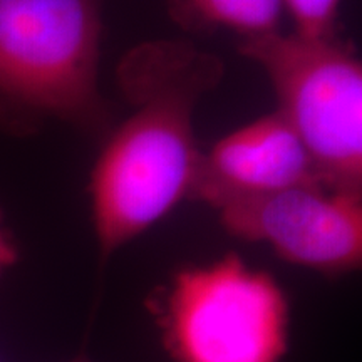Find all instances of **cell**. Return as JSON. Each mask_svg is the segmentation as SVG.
Masks as SVG:
<instances>
[{
    "mask_svg": "<svg viewBox=\"0 0 362 362\" xmlns=\"http://www.w3.org/2000/svg\"><path fill=\"white\" fill-rule=\"evenodd\" d=\"M238 49L267 74L324 187L362 197V64L352 47L277 30Z\"/></svg>",
    "mask_w": 362,
    "mask_h": 362,
    "instance_id": "3",
    "label": "cell"
},
{
    "mask_svg": "<svg viewBox=\"0 0 362 362\" xmlns=\"http://www.w3.org/2000/svg\"><path fill=\"white\" fill-rule=\"evenodd\" d=\"M185 19L210 27L235 30L243 39L277 33L282 0H176Z\"/></svg>",
    "mask_w": 362,
    "mask_h": 362,
    "instance_id": "7",
    "label": "cell"
},
{
    "mask_svg": "<svg viewBox=\"0 0 362 362\" xmlns=\"http://www.w3.org/2000/svg\"><path fill=\"white\" fill-rule=\"evenodd\" d=\"M324 187L312 158L279 111L220 138L202 153L189 198L211 208L232 198Z\"/></svg>",
    "mask_w": 362,
    "mask_h": 362,
    "instance_id": "6",
    "label": "cell"
},
{
    "mask_svg": "<svg viewBox=\"0 0 362 362\" xmlns=\"http://www.w3.org/2000/svg\"><path fill=\"white\" fill-rule=\"evenodd\" d=\"M221 62L183 42H149L117 72L134 111L112 131L90 171L99 262L189 198L202 151L194 107L221 78Z\"/></svg>",
    "mask_w": 362,
    "mask_h": 362,
    "instance_id": "1",
    "label": "cell"
},
{
    "mask_svg": "<svg viewBox=\"0 0 362 362\" xmlns=\"http://www.w3.org/2000/svg\"><path fill=\"white\" fill-rule=\"evenodd\" d=\"M342 0H282L293 22V34L305 39L336 37V21Z\"/></svg>",
    "mask_w": 362,
    "mask_h": 362,
    "instance_id": "8",
    "label": "cell"
},
{
    "mask_svg": "<svg viewBox=\"0 0 362 362\" xmlns=\"http://www.w3.org/2000/svg\"><path fill=\"white\" fill-rule=\"evenodd\" d=\"M101 40L98 0H0V103L89 131L106 128Z\"/></svg>",
    "mask_w": 362,
    "mask_h": 362,
    "instance_id": "2",
    "label": "cell"
},
{
    "mask_svg": "<svg viewBox=\"0 0 362 362\" xmlns=\"http://www.w3.org/2000/svg\"><path fill=\"white\" fill-rule=\"evenodd\" d=\"M19 259V252H17L16 245L8 237L6 228L2 225V215H0V275L6 272L8 267L16 264Z\"/></svg>",
    "mask_w": 362,
    "mask_h": 362,
    "instance_id": "9",
    "label": "cell"
},
{
    "mask_svg": "<svg viewBox=\"0 0 362 362\" xmlns=\"http://www.w3.org/2000/svg\"><path fill=\"white\" fill-rule=\"evenodd\" d=\"M291 307L277 280L238 255L175 275L163 337L176 362H280Z\"/></svg>",
    "mask_w": 362,
    "mask_h": 362,
    "instance_id": "4",
    "label": "cell"
},
{
    "mask_svg": "<svg viewBox=\"0 0 362 362\" xmlns=\"http://www.w3.org/2000/svg\"><path fill=\"white\" fill-rule=\"evenodd\" d=\"M233 237L267 243L280 259L325 275L362 264V197L325 187L225 200L215 206Z\"/></svg>",
    "mask_w": 362,
    "mask_h": 362,
    "instance_id": "5",
    "label": "cell"
},
{
    "mask_svg": "<svg viewBox=\"0 0 362 362\" xmlns=\"http://www.w3.org/2000/svg\"><path fill=\"white\" fill-rule=\"evenodd\" d=\"M69 362H90V361L88 359V357H86V356L83 354V352H81V354H79L78 357H74V359L69 361Z\"/></svg>",
    "mask_w": 362,
    "mask_h": 362,
    "instance_id": "10",
    "label": "cell"
}]
</instances>
